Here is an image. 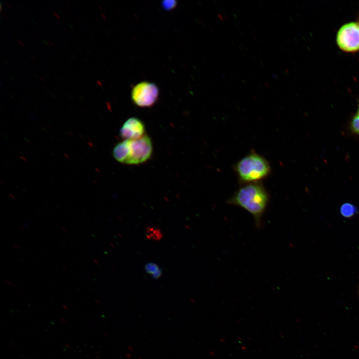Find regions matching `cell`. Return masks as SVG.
<instances>
[{
  "mask_svg": "<svg viewBox=\"0 0 359 359\" xmlns=\"http://www.w3.org/2000/svg\"><path fill=\"white\" fill-rule=\"evenodd\" d=\"M234 169L240 185L262 182L271 173L268 161L255 151H251L238 160Z\"/></svg>",
  "mask_w": 359,
  "mask_h": 359,
  "instance_id": "7a4b0ae2",
  "label": "cell"
},
{
  "mask_svg": "<svg viewBox=\"0 0 359 359\" xmlns=\"http://www.w3.org/2000/svg\"><path fill=\"white\" fill-rule=\"evenodd\" d=\"M53 76H54L55 77H56L57 79H58V77L56 75H55V74H53Z\"/></svg>",
  "mask_w": 359,
  "mask_h": 359,
  "instance_id": "cb8c5ba5",
  "label": "cell"
},
{
  "mask_svg": "<svg viewBox=\"0 0 359 359\" xmlns=\"http://www.w3.org/2000/svg\"><path fill=\"white\" fill-rule=\"evenodd\" d=\"M338 48L346 53L359 52V21H351L342 24L336 34Z\"/></svg>",
  "mask_w": 359,
  "mask_h": 359,
  "instance_id": "277c9868",
  "label": "cell"
},
{
  "mask_svg": "<svg viewBox=\"0 0 359 359\" xmlns=\"http://www.w3.org/2000/svg\"><path fill=\"white\" fill-rule=\"evenodd\" d=\"M349 129L352 134L359 136V100L356 111L349 121Z\"/></svg>",
  "mask_w": 359,
  "mask_h": 359,
  "instance_id": "52a82bcc",
  "label": "cell"
},
{
  "mask_svg": "<svg viewBox=\"0 0 359 359\" xmlns=\"http://www.w3.org/2000/svg\"><path fill=\"white\" fill-rule=\"evenodd\" d=\"M145 270L147 273L152 276L154 279L159 278L162 275V270L159 266L154 263H148L145 266Z\"/></svg>",
  "mask_w": 359,
  "mask_h": 359,
  "instance_id": "ba28073f",
  "label": "cell"
},
{
  "mask_svg": "<svg viewBox=\"0 0 359 359\" xmlns=\"http://www.w3.org/2000/svg\"><path fill=\"white\" fill-rule=\"evenodd\" d=\"M159 94V88L156 84L148 81H142L133 87L131 99L137 106L148 107L156 103Z\"/></svg>",
  "mask_w": 359,
  "mask_h": 359,
  "instance_id": "5b68a950",
  "label": "cell"
},
{
  "mask_svg": "<svg viewBox=\"0 0 359 359\" xmlns=\"http://www.w3.org/2000/svg\"><path fill=\"white\" fill-rule=\"evenodd\" d=\"M161 5L165 10L169 11L176 7L177 1L175 0H164L162 1Z\"/></svg>",
  "mask_w": 359,
  "mask_h": 359,
  "instance_id": "8fae6325",
  "label": "cell"
},
{
  "mask_svg": "<svg viewBox=\"0 0 359 359\" xmlns=\"http://www.w3.org/2000/svg\"><path fill=\"white\" fill-rule=\"evenodd\" d=\"M340 213L346 218H350L354 215L357 211L354 205L350 203H345L340 207Z\"/></svg>",
  "mask_w": 359,
  "mask_h": 359,
  "instance_id": "9c48e42d",
  "label": "cell"
},
{
  "mask_svg": "<svg viewBox=\"0 0 359 359\" xmlns=\"http://www.w3.org/2000/svg\"><path fill=\"white\" fill-rule=\"evenodd\" d=\"M66 9V10H67L70 14H71V13H72L71 12V11H70L67 7Z\"/></svg>",
  "mask_w": 359,
  "mask_h": 359,
  "instance_id": "e0dca14e",
  "label": "cell"
},
{
  "mask_svg": "<svg viewBox=\"0 0 359 359\" xmlns=\"http://www.w3.org/2000/svg\"><path fill=\"white\" fill-rule=\"evenodd\" d=\"M47 41H48V42L51 45L54 46L53 43L51 41H50L49 40H48Z\"/></svg>",
  "mask_w": 359,
  "mask_h": 359,
  "instance_id": "9a60e30c",
  "label": "cell"
},
{
  "mask_svg": "<svg viewBox=\"0 0 359 359\" xmlns=\"http://www.w3.org/2000/svg\"><path fill=\"white\" fill-rule=\"evenodd\" d=\"M0 12H1V11H2V3H1V2H0Z\"/></svg>",
  "mask_w": 359,
  "mask_h": 359,
  "instance_id": "2e32d148",
  "label": "cell"
},
{
  "mask_svg": "<svg viewBox=\"0 0 359 359\" xmlns=\"http://www.w3.org/2000/svg\"><path fill=\"white\" fill-rule=\"evenodd\" d=\"M54 14L57 18L60 19V17L59 16V15L58 14H57L56 12H54Z\"/></svg>",
  "mask_w": 359,
  "mask_h": 359,
  "instance_id": "4fadbf2b",
  "label": "cell"
},
{
  "mask_svg": "<svg viewBox=\"0 0 359 359\" xmlns=\"http://www.w3.org/2000/svg\"><path fill=\"white\" fill-rule=\"evenodd\" d=\"M17 41L21 46H24V44H23V42H22L21 41H20V40L18 39V40H17Z\"/></svg>",
  "mask_w": 359,
  "mask_h": 359,
  "instance_id": "7c38bea8",
  "label": "cell"
},
{
  "mask_svg": "<svg viewBox=\"0 0 359 359\" xmlns=\"http://www.w3.org/2000/svg\"><path fill=\"white\" fill-rule=\"evenodd\" d=\"M54 61L55 63H56L57 64H58V63L56 61H55V60H54Z\"/></svg>",
  "mask_w": 359,
  "mask_h": 359,
  "instance_id": "d4e9b609",
  "label": "cell"
},
{
  "mask_svg": "<svg viewBox=\"0 0 359 359\" xmlns=\"http://www.w3.org/2000/svg\"></svg>",
  "mask_w": 359,
  "mask_h": 359,
  "instance_id": "f1b7e54d",
  "label": "cell"
},
{
  "mask_svg": "<svg viewBox=\"0 0 359 359\" xmlns=\"http://www.w3.org/2000/svg\"><path fill=\"white\" fill-rule=\"evenodd\" d=\"M144 123L136 117L128 119L120 130V136L124 140L138 139L144 135Z\"/></svg>",
  "mask_w": 359,
  "mask_h": 359,
  "instance_id": "8992f818",
  "label": "cell"
},
{
  "mask_svg": "<svg viewBox=\"0 0 359 359\" xmlns=\"http://www.w3.org/2000/svg\"><path fill=\"white\" fill-rule=\"evenodd\" d=\"M39 79H40L42 81H43V82L45 81V80H44L42 77H41V76H39Z\"/></svg>",
  "mask_w": 359,
  "mask_h": 359,
  "instance_id": "ffe728a7",
  "label": "cell"
},
{
  "mask_svg": "<svg viewBox=\"0 0 359 359\" xmlns=\"http://www.w3.org/2000/svg\"><path fill=\"white\" fill-rule=\"evenodd\" d=\"M152 149L151 139L144 135L138 139L120 142L117 148L116 155L122 163L138 164L150 158Z\"/></svg>",
  "mask_w": 359,
  "mask_h": 359,
  "instance_id": "3957f363",
  "label": "cell"
},
{
  "mask_svg": "<svg viewBox=\"0 0 359 359\" xmlns=\"http://www.w3.org/2000/svg\"><path fill=\"white\" fill-rule=\"evenodd\" d=\"M146 235L148 239L159 240L161 239L163 234L159 229L154 227H149L147 229Z\"/></svg>",
  "mask_w": 359,
  "mask_h": 359,
  "instance_id": "30bf717a",
  "label": "cell"
},
{
  "mask_svg": "<svg viewBox=\"0 0 359 359\" xmlns=\"http://www.w3.org/2000/svg\"><path fill=\"white\" fill-rule=\"evenodd\" d=\"M66 1H67V2H68L69 3H70V1L69 0H66Z\"/></svg>",
  "mask_w": 359,
  "mask_h": 359,
  "instance_id": "4316f807",
  "label": "cell"
},
{
  "mask_svg": "<svg viewBox=\"0 0 359 359\" xmlns=\"http://www.w3.org/2000/svg\"><path fill=\"white\" fill-rule=\"evenodd\" d=\"M97 83L99 85H101V82H100L99 81H97Z\"/></svg>",
  "mask_w": 359,
  "mask_h": 359,
  "instance_id": "603a6c76",
  "label": "cell"
},
{
  "mask_svg": "<svg viewBox=\"0 0 359 359\" xmlns=\"http://www.w3.org/2000/svg\"><path fill=\"white\" fill-rule=\"evenodd\" d=\"M6 4L7 5H8L10 8H12L11 6L9 4V3L6 2Z\"/></svg>",
  "mask_w": 359,
  "mask_h": 359,
  "instance_id": "44dd1931",
  "label": "cell"
},
{
  "mask_svg": "<svg viewBox=\"0 0 359 359\" xmlns=\"http://www.w3.org/2000/svg\"><path fill=\"white\" fill-rule=\"evenodd\" d=\"M270 201V195L262 182L241 185L227 203L241 207L253 217L256 228L263 226L262 217Z\"/></svg>",
  "mask_w": 359,
  "mask_h": 359,
  "instance_id": "6da1fadb",
  "label": "cell"
},
{
  "mask_svg": "<svg viewBox=\"0 0 359 359\" xmlns=\"http://www.w3.org/2000/svg\"><path fill=\"white\" fill-rule=\"evenodd\" d=\"M32 35L35 38H36V39H38V38H37V37L36 36V35H35L34 34H32Z\"/></svg>",
  "mask_w": 359,
  "mask_h": 359,
  "instance_id": "d6986e66",
  "label": "cell"
},
{
  "mask_svg": "<svg viewBox=\"0 0 359 359\" xmlns=\"http://www.w3.org/2000/svg\"><path fill=\"white\" fill-rule=\"evenodd\" d=\"M43 86L46 89H47V87L45 85L43 84Z\"/></svg>",
  "mask_w": 359,
  "mask_h": 359,
  "instance_id": "484cf974",
  "label": "cell"
},
{
  "mask_svg": "<svg viewBox=\"0 0 359 359\" xmlns=\"http://www.w3.org/2000/svg\"><path fill=\"white\" fill-rule=\"evenodd\" d=\"M29 56L30 57H31V58H32L33 60H35V57H34L33 55H32V54H29Z\"/></svg>",
  "mask_w": 359,
  "mask_h": 359,
  "instance_id": "5bb4252c",
  "label": "cell"
},
{
  "mask_svg": "<svg viewBox=\"0 0 359 359\" xmlns=\"http://www.w3.org/2000/svg\"><path fill=\"white\" fill-rule=\"evenodd\" d=\"M63 66H64L66 69H68L67 67L65 64H63Z\"/></svg>",
  "mask_w": 359,
  "mask_h": 359,
  "instance_id": "83f0119b",
  "label": "cell"
},
{
  "mask_svg": "<svg viewBox=\"0 0 359 359\" xmlns=\"http://www.w3.org/2000/svg\"><path fill=\"white\" fill-rule=\"evenodd\" d=\"M76 19H77V20L79 22H80L81 23H82V22L81 21V20H80V19L79 18H78V17H77Z\"/></svg>",
  "mask_w": 359,
  "mask_h": 359,
  "instance_id": "7402d4cb",
  "label": "cell"
},
{
  "mask_svg": "<svg viewBox=\"0 0 359 359\" xmlns=\"http://www.w3.org/2000/svg\"><path fill=\"white\" fill-rule=\"evenodd\" d=\"M3 15L5 16V17H6L7 18H8V19L9 18L8 15H6V14L3 13Z\"/></svg>",
  "mask_w": 359,
  "mask_h": 359,
  "instance_id": "ac0fdd59",
  "label": "cell"
}]
</instances>
